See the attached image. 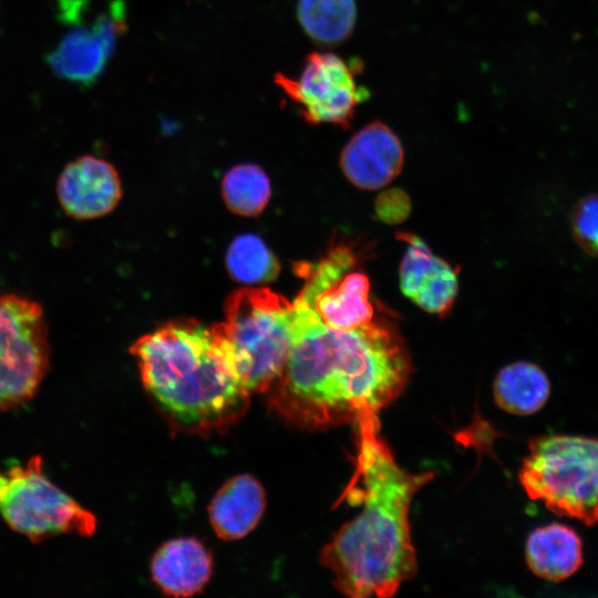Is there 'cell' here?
<instances>
[{"mask_svg": "<svg viewBox=\"0 0 598 598\" xmlns=\"http://www.w3.org/2000/svg\"><path fill=\"white\" fill-rule=\"evenodd\" d=\"M293 306V342L271 384L269 403L286 421L307 430L355 423L378 415L404 390L411 359L396 327L384 317L340 331Z\"/></svg>", "mask_w": 598, "mask_h": 598, "instance_id": "1", "label": "cell"}, {"mask_svg": "<svg viewBox=\"0 0 598 598\" xmlns=\"http://www.w3.org/2000/svg\"><path fill=\"white\" fill-rule=\"evenodd\" d=\"M354 472L343 499L362 504L320 554L334 587L352 598H386L417 570L411 538L410 507L434 472L410 473L400 467L379 436L378 415L355 423Z\"/></svg>", "mask_w": 598, "mask_h": 598, "instance_id": "2", "label": "cell"}, {"mask_svg": "<svg viewBox=\"0 0 598 598\" xmlns=\"http://www.w3.org/2000/svg\"><path fill=\"white\" fill-rule=\"evenodd\" d=\"M131 352L145 389L177 426L210 432L245 412L250 392L216 324L169 322L140 338Z\"/></svg>", "mask_w": 598, "mask_h": 598, "instance_id": "3", "label": "cell"}, {"mask_svg": "<svg viewBox=\"0 0 598 598\" xmlns=\"http://www.w3.org/2000/svg\"><path fill=\"white\" fill-rule=\"evenodd\" d=\"M216 327L238 375L251 392H267L281 373L293 342V306L269 290L244 288L227 299Z\"/></svg>", "mask_w": 598, "mask_h": 598, "instance_id": "4", "label": "cell"}, {"mask_svg": "<svg viewBox=\"0 0 598 598\" xmlns=\"http://www.w3.org/2000/svg\"><path fill=\"white\" fill-rule=\"evenodd\" d=\"M533 501L557 515L598 523V439L544 435L528 444L518 472Z\"/></svg>", "mask_w": 598, "mask_h": 598, "instance_id": "5", "label": "cell"}, {"mask_svg": "<svg viewBox=\"0 0 598 598\" xmlns=\"http://www.w3.org/2000/svg\"><path fill=\"white\" fill-rule=\"evenodd\" d=\"M0 515L32 543L96 529L95 516L47 477L38 455L0 472Z\"/></svg>", "mask_w": 598, "mask_h": 598, "instance_id": "6", "label": "cell"}, {"mask_svg": "<svg viewBox=\"0 0 598 598\" xmlns=\"http://www.w3.org/2000/svg\"><path fill=\"white\" fill-rule=\"evenodd\" d=\"M50 343L42 307L13 293L0 295V412L37 393L49 370Z\"/></svg>", "mask_w": 598, "mask_h": 598, "instance_id": "7", "label": "cell"}, {"mask_svg": "<svg viewBox=\"0 0 598 598\" xmlns=\"http://www.w3.org/2000/svg\"><path fill=\"white\" fill-rule=\"evenodd\" d=\"M370 288L355 252L337 245L306 270V282L296 300L327 327L350 331L382 317L377 313Z\"/></svg>", "mask_w": 598, "mask_h": 598, "instance_id": "8", "label": "cell"}, {"mask_svg": "<svg viewBox=\"0 0 598 598\" xmlns=\"http://www.w3.org/2000/svg\"><path fill=\"white\" fill-rule=\"evenodd\" d=\"M362 71L359 59L346 61L332 52H312L298 79L277 73L275 83L310 124L348 127L369 90L357 82Z\"/></svg>", "mask_w": 598, "mask_h": 598, "instance_id": "9", "label": "cell"}, {"mask_svg": "<svg viewBox=\"0 0 598 598\" xmlns=\"http://www.w3.org/2000/svg\"><path fill=\"white\" fill-rule=\"evenodd\" d=\"M125 30V6L123 1L115 0L91 27L66 33L48 54L47 61L55 75L63 80L92 85L103 73L116 41Z\"/></svg>", "mask_w": 598, "mask_h": 598, "instance_id": "10", "label": "cell"}, {"mask_svg": "<svg viewBox=\"0 0 598 598\" xmlns=\"http://www.w3.org/2000/svg\"><path fill=\"white\" fill-rule=\"evenodd\" d=\"M406 243L400 265V288L403 295L424 311L443 317L457 296V271L414 234L399 233Z\"/></svg>", "mask_w": 598, "mask_h": 598, "instance_id": "11", "label": "cell"}, {"mask_svg": "<svg viewBox=\"0 0 598 598\" xmlns=\"http://www.w3.org/2000/svg\"><path fill=\"white\" fill-rule=\"evenodd\" d=\"M56 194L66 215L75 219H92L115 208L122 196L121 181L111 163L84 155L63 168Z\"/></svg>", "mask_w": 598, "mask_h": 598, "instance_id": "12", "label": "cell"}, {"mask_svg": "<svg viewBox=\"0 0 598 598\" xmlns=\"http://www.w3.org/2000/svg\"><path fill=\"white\" fill-rule=\"evenodd\" d=\"M403 162L400 138L379 121L359 130L340 154V166L346 177L365 190L386 186L400 174Z\"/></svg>", "mask_w": 598, "mask_h": 598, "instance_id": "13", "label": "cell"}, {"mask_svg": "<svg viewBox=\"0 0 598 598\" xmlns=\"http://www.w3.org/2000/svg\"><path fill=\"white\" fill-rule=\"evenodd\" d=\"M213 571L212 555L195 538H175L162 545L152 558L154 582L166 595L189 597L198 594Z\"/></svg>", "mask_w": 598, "mask_h": 598, "instance_id": "14", "label": "cell"}, {"mask_svg": "<svg viewBox=\"0 0 598 598\" xmlns=\"http://www.w3.org/2000/svg\"><path fill=\"white\" fill-rule=\"evenodd\" d=\"M265 505L264 488L255 477L235 476L221 486L210 503L212 526L221 539L241 538L255 528Z\"/></svg>", "mask_w": 598, "mask_h": 598, "instance_id": "15", "label": "cell"}, {"mask_svg": "<svg viewBox=\"0 0 598 598\" xmlns=\"http://www.w3.org/2000/svg\"><path fill=\"white\" fill-rule=\"evenodd\" d=\"M525 557L536 576L560 581L582 565L581 540L574 529L563 524L537 527L526 540Z\"/></svg>", "mask_w": 598, "mask_h": 598, "instance_id": "16", "label": "cell"}, {"mask_svg": "<svg viewBox=\"0 0 598 598\" xmlns=\"http://www.w3.org/2000/svg\"><path fill=\"white\" fill-rule=\"evenodd\" d=\"M549 392L546 373L538 365L526 361L502 368L493 385L496 404L515 415H529L540 410Z\"/></svg>", "mask_w": 598, "mask_h": 598, "instance_id": "17", "label": "cell"}, {"mask_svg": "<svg viewBox=\"0 0 598 598\" xmlns=\"http://www.w3.org/2000/svg\"><path fill=\"white\" fill-rule=\"evenodd\" d=\"M297 17L313 41L336 45L352 34L357 4L354 0H299Z\"/></svg>", "mask_w": 598, "mask_h": 598, "instance_id": "18", "label": "cell"}, {"mask_svg": "<svg viewBox=\"0 0 598 598\" xmlns=\"http://www.w3.org/2000/svg\"><path fill=\"white\" fill-rule=\"evenodd\" d=\"M227 207L241 216H257L269 202L271 188L267 174L257 165L241 164L230 168L223 179Z\"/></svg>", "mask_w": 598, "mask_h": 598, "instance_id": "19", "label": "cell"}, {"mask_svg": "<svg viewBox=\"0 0 598 598\" xmlns=\"http://www.w3.org/2000/svg\"><path fill=\"white\" fill-rule=\"evenodd\" d=\"M226 266L235 280L248 285L271 281L280 269L275 255L252 234L240 235L231 241Z\"/></svg>", "mask_w": 598, "mask_h": 598, "instance_id": "20", "label": "cell"}, {"mask_svg": "<svg viewBox=\"0 0 598 598\" xmlns=\"http://www.w3.org/2000/svg\"><path fill=\"white\" fill-rule=\"evenodd\" d=\"M570 225L580 247L598 258V195H589L576 204Z\"/></svg>", "mask_w": 598, "mask_h": 598, "instance_id": "21", "label": "cell"}, {"mask_svg": "<svg viewBox=\"0 0 598 598\" xmlns=\"http://www.w3.org/2000/svg\"><path fill=\"white\" fill-rule=\"evenodd\" d=\"M409 196L401 189L392 188L381 193L375 203L378 217L388 224L403 221L410 214Z\"/></svg>", "mask_w": 598, "mask_h": 598, "instance_id": "22", "label": "cell"}]
</instances>
